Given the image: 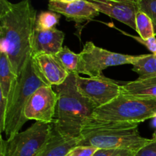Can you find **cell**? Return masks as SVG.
I'll use <instances>...</instances> for the list:
<instances>
[{"instance_id":"6da1fadb","label":"cell","mask_w":156,"mask_h":156,"mask_svg":"<svg viewBox=\"0 0 156 156\" xmlns=\"http://www.w3.org/2000/svg\"><path fill=\"white\" fill-rule=\"evenodd\" d=\"M37 18V11L30 0L17 3L0 0V51L7 55L17 76L31 55Z\"/></svg>"},{"instance_id":"7a4b0ae2","label":"cell","mask_w":156,"mask_h":156,"mask_svg":"<svg viewBox=\"0 0 156 156\" xmlns=\"http://www.w3.org/2000/svg\"><path fill=\"white\" fill-rule=\"evenodd\" d=\"M138 126L139 123L105 121L91 117L82 126L78 146L137 152L152 141L140 135Z\"/></svg>"},{"instance_id":"3957f363","label":"cell","mask_w":156,"mask_h":156,"mask_svg":"<svg viewBox=\"0 0 156 156\" xmlns=\"http://www.w3.org/2000/svg\"><path fill=\"white\" fill-rule=\"evenodd\" d=\"M76 73H71L61 85L55 86L57 94L56 113L53 126L63 136L79 139L82 126L92 117L96 107L79 91Z\"/></svg>"},{"instance_id":"277c9868","label":"cell","mask_w":156,"mask_h":156,"mask_svg":"<svg viewBox=\"0 0 156 156\" xmlns=\"http://www.w3.org/2000/svg\"><path fill=\"white\" fill-rule=\"evenodd\" d=\"M44 85H49L40 73L30 55L21 73L17 76L15 88L8 99L4 131L8 139L19 133L27 121L24 117L26 105L34 93Z\"/></svg>"},{"instance_id":"5b68a950","label":"cell","mask_w":156,"mask_h":156,"mask_svg":"<svg viewBox=\"0 0 156 156\" xmlns=\"http://www.w3.org/2000/svg\"><path fill=\"white\" fill-rule=\"evenodd\" d=\"M156 117V98L120 94L108 105L97 108L92 117L98 120L140 123Z\"/></svg>"},{"instance_id":"8992f818","label":"cell","mask_w":156,"mask_h":156,"mask_svg":"<svg viewBox=\"0 0 156 156\" xmlns=\"http://www.w3.org/2000/svg\"><path fill=\"white\" fill-rule=\"evenodd\" d=\"M79 54L78 74H85L89 77H97L110 66L131 64L133 65L144 54L128 55L114 53L97 47L91 41L84 45Z\"/></svg>"},{"instance_id":"52a82bcc","label":"cell","mask_w":156,"mask_h":156,"mask_svg":"<svg viewBox=\"0 0 156 156\" xmlns=\"http://www.w3.org/2000/svg\"><path fill=\"white\" fill-rule=\"evenodd\" d=\"M51 123L36 121L7 140L1 139V156H37L51 133Z\"/></svg>"},{"instance_id":"ba28073f","label":"cell","mask_w":156,"mask_h":156,"mask_svg":"<svg viewBox=\"0 0 156 156\" xmlns=\"http://www.w3.org/2000/svg\"><path fill=\"white\" fill-rule=\"evenodd\" d=\"M76 79L79 92L88 98L96 108L108 105L121 94V85L103 75L85 78L76 74Z\"/></svg>"},{"instance_id":"9c48e42d","label":"cell","mask_w":156,"mask_h":156,"mask_svg":"<svg viewBox=\"0 0 156 156\" xmlns=\"http://www.w3.org/2000/svg\"><path fill=\"white\" fill-rule=\"evenodd\" d=\"M57 104V94L52 86L44 85L38 88L30 97L24 109L27 120H34L52 123L54 120Z\"/></svg>"},{"instance_id":"30bf717a","label":"cell","mask_w":156,"mask_h":156,"mask_svg":"<svg viewBox=\"0 0 156 156\" xmlns=\"http://www.w3.org/2000/svg\"><path fill=\"white\" fill-rule=\"evenodd\" d=\"M100 13L129 26L136 30V15L140 11L137 0H87Z\"/></svg>"},{"instance_id":"8fae6325","label":"cell","mask_w":156,"mask_h":156,"mask_svg":"<svg viewBox=\"0 0 156 156\" xmlns=\"http://www.w3.org/2000/svg\"><path fill=\"white\" fill-rule=\"evenodd\" d=\"M48 9L50 11L63 15L68 20L74 21L78 24L94 19L100 13L87 0H79L68 3L59 1H50Z\"/></svg>"},{"instance_id":"7c38bea8","label":"cell","mask_w":156,"mask_h":156,"mask_svg":"<svg viewBox=\"0 0 156 156\" xmlns=\"http://www.w3.org/2000/svg\"><path fill=\"white\" fill-rule=\"evenodd\" d=\"M65 34L56 28L43 29L35 27L31 39V55H56L62 48Z\"/></svg>"},{"instance_id":"4fadbf2b","label":"cell","mask_w":156,"mask_h":156,"mask_svg":"<svg viewBox=\"0 0 156 156\" xmlns=\"http://www.w3.org/2000/svg\"><path fill=\"white\" fill-rule=\"evenodd\" d=\"M33 58L40 73L50 86L61 85L69 76V72L56 55L41 54Z\"/></svg>"},{"instance_id":"5bb4252c","label":"cell","mask_w":156,"mask_h":156,"mask_svg":"<svg viewBox=\"0 0 156 156\" xmlns=\"http://www.w3.org/2000/svg\"><path fill=\"white\" fill-rule=\"evenodd\" d=\"M51 125L50 137L37 156H66L78 146L79 139L63 136Z\"/></svg>"},{"instance_id":"9a60e30c","label":"cell","mask_w":156,"mask_h":156,"mask_svg":"<svg viewBox=\"0 0 156 156\" xmlns=\"http://www.w3.org/2000/svg\"><path fill=\"white\" fill-rule=\"evenodd\" d=\"M120 92L134 97L156 98V77L126 82L120 85Z\"/></svg>"},{"instance_id":"2e32d148","label":"cell","mask_w":156,"mask_h":156,"mask_svg":"<svg viewBox=\"0 0 156 156\" xmlns=\"http://www.w3.org/2000/svg\"><path fill=\"white\" fill-rule=\"evenodd\" d=\"M17 76L12 68L9 57L0 51V93L9 98L16 83Z\"/></svg>"},{"instance_id":"e0dca14e","label":"cell","mask_w":156,"mask_h":156,"mask_svg":"<svg viewBox=\"0 0 156 156\" xmlns=\"http://www.w3.org/2000/svg\"><path fill=\"white\" fill-rule=\"evenodd\" d=\"M133 66V71L139 75V79L156 77V55L144 54Z\"/></svg>"},{"instance_id":"ac0fdd59","label":"cell","mask_w":156,"mask_h":156,"mask_svg":"<svg viewBox=\"0 0 156 156\" xmlns=\"http://www.w3.org/2000/svg\"><path fill=\"white\" fill-rule=\"evenodd\" d=\"M136 31L143 40L155 37V27L151 18L144 12L139 11L136 15Z\"/></svg>"},{"instance_id":"d6986e66","label":"cell","mask_w":156,"mask_h":156,"mask_svg":"<svg viewBox=\"0 0 156 156\" xmlns=\"http://www.w3.org/2000/svg\"><path fill=\"white\" fill-rule=\"evenodd\" d=\"M56 56L61 61L62 65L69 74L71 73L78 74L79 54L73 52L67 47H64L61 49L57 54H56Z\"/></svg>"},{"instance_id":"ffe728a7","label":"cell","mask_w":156,"mask_h":156,"mask_svg":"<svg viewBox=\"0 0 156 156\" xmlns=\"http://www.w3.org/2000/svg\"><path fill=\"white\" fill-rule=\"evenodd\" d=\"M60 18V15L52 11L42 12L37 18L36 27L43 29L56 28Z\"/></svg>"},{"instance_id":"44dd1931","label":"cell","mask_w":156,"mask_h":156,"mask_svg":"<svg viewBox=\"0 0 156 156\" xmlns=\"http://www.w3.org/2000/svg\"><path fill=\"white\" fill-rule=\"evenodd\" d=\"M137 2L140 11L151 18L156 29V0H137Z\"/></svg>"},{"instance_id":"7402d4cb","label":"cell","mask_w":156,"mask_h":156,"mask_svg":"<svg viewBox=\"0 0 156 156\" xmlns=\"http://www.w3.org/2000/svg\"><path fill=\"white\" fill-rule=\"evenodd\" d=\"M136 152L123 149H98L93 156H135Z\"/></svg>"},{"instance_id":"603a6c76","label":"cell","mask_w":156,"mask_h":156,"mask_svg":"<svg viewBox=\"0 0 156 156\" xmlns=\"http://www.w3.org/2000/svg\"><path fill=\"white\" fill-rule=\"evenodd\" d=\"M98 149L94 146H77L69 152V155L71 156H93Z\"/></svg>"},{"instance_id":"cb8c5ba5","label":"cell","mask_w":156,"mask_h":156,"mask_svg":"<svg viewBox=\"0 0 156 156\" xmlns=\"http://www.w3.org/2000/svg\"><path fill=\"white\" fill-rule=\"evenodd\" d=\"M135 156H156V132L153 134L152 141L140 149Z\"/></svg>"},{"instance_id":"d4e9b609","label":"cell","mask_w":156,"mask_h":156,"mask_svg":"<svg viewBox=\"0 0 156 156\" xmlns=\"http://www.w3.org/2000/svg\"><path fill=\"white\" fill-rule=\"evenodd\" d=\"M120 31H121V33H123V34H126L127 35V36L131 37L132 38L135 39L136 41H138L139 43H140V44H142L143 45H144L145 47H147L148 50L152 53V54L156 55V37H155L149 38V39L147 40H143L142 39L140 36L136 37V36H133V35L128 34L125 33V32L122 31V30H120Z\"/></svg>"},{"instance_id":"484cf974","label":"cell","mask_w":156,"mask_h":156,"mask_svg":"<svg viewBox=\"0 0 156 156\" xmlns=\"http://www.w3.org/2000/svg\"><path fill=\"white\" fill-rule=\"evenodd\" d=\"M8 99L0 93V132L5 131V120L7 111Z\"/></svg>"},{"instance_id":"4316f807","label":"cell","mask_w":156,"mask_h":156,"mask_svg":"<svg viewBox=\"0 0 156 156\" xmlns=\"http://www.w3.org/2000/svg\"><path fill=\"white\" fill-rule=\"evenodd\" d=\"M57 1L62 2H66V3H68V2H73L79 1V0H57Z\"/></svg>"},{"instance_id":"83f0119b","label":"cell","mask_w":156,"mask_h":156,"mask_svg":"<svg viewBox=\"0 0 156 156\" xmlns=\"http://www.w3.org/2000/svg\"><path fill=\"white\" fill-rule=\"evenodd\" d=\"M152 124H153V126H155V127H156V117L153 118V122H152Z\"/></svg>"},{"instance_id":"f1b7e54d","label":"cell","mask_w":156,"mask_h":156,"mask_svg":"<svg viewBox=\"0 0 156 156\" xmlns=\"http://www.w3.org/2000/svg\"><path fill=\"white\" fill-rule=\"evenodd\" d=\"M50 1H57V0H49V2Z\"/></svg>"},{"instance_id":"f546056e","label":"cell","mask_w":156,"mask_h":156,"mask_svg":"<svg viewBox=\"0 0 156 156\" xmlns=\"http://www.w3.org/2000/svg\"><path fill=\"white\" fill-rule=\"evenodd\" d=\"M66 156H71V155H70L69 154H68V155H66Z\"/></svg>"}]
</instances>
